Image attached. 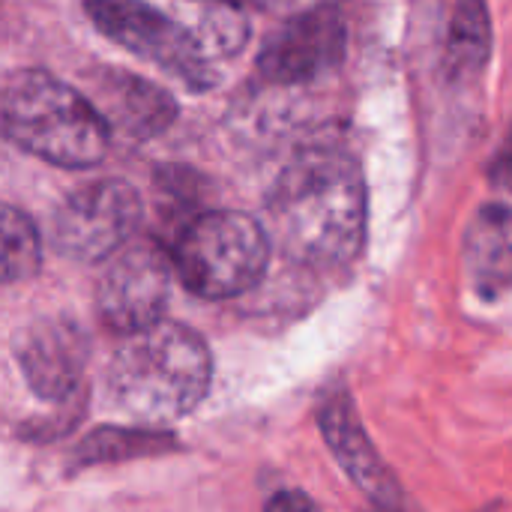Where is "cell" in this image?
Here are the masks:
<instances>
[{
	"mask_svg": "<svg viewBox=\"0 0 512 512\" xmlns=\"http://www.w3.org/2000/svg\"><path fill=\"white\" fill-rule=\"evenodd\" d=\"M15 360L36 399L48 405H69L81 396L90 339L72 318H39L15 336Z\"/></svg>",
	"mask_w": 512,
	"mask_h": 512,
	"instance_id": "cell-8",
	"label": "cell"
},
{
	"mask_svg": "<svg viewBox=\"0 0 512 512\" xmlns=\"http://www.w3.org/2000/svg\"><path fill=\"white\" fill-rule=\"evenodd\" d=\"M348 48V30L336 9L291 15L261 48L258 72L273 84H306L336 69Z\"/></svg>",
	"mask_w": 512,
	"mask_h": 512,
	"instance_id": "cell-10",
	"label": "cell"
},
{
	"mask_svg": "<svg viewBox=\"0 0 512 512\" xmlns=\"http://www.w3.org/2000/svg\"><path fill=\"white\" fill-rule=\"evenodd\" d=\"M168 255L189 294L228 300L261 282L270 264V237L267 228L246 213H198L174 234Z\"/></svg>",
	"mask_w": 512,
	"mask_h": 512,
	"instance_id": "cell-4",
	"label": "cell"
},
{
	"mask_svg": "<svg viewBox=\"0 0 512 512\" xmlns=\"http://www.w3.org/2000/svg\"><path fill=\"white\" fill-rule=\"evenodd\" d=\"M210 381L213 357L207 342L183 324L159 321L126 336L108 363L105 393L138 426L165 429L204 402Z\"/></svg>",
	"mask_w": 512,
	"mask_h": 512,
	"instance_id": "cell-2",
	"label": "cell"
},
{
	"mask_svg": "<svg viewBox=\"0 0 512 512\" xmlns=\"http://www.w3.org/2000/svg\"><path fill=\"white\" fill-rule=\"evenodd\" d=\"M342 0H246V6H258L267 12H279L285 18L300 15V12H312V9H333Z\"/></svg>",
	"mask_w": 512,
	"mask_h": 512,
	"instance_id": "cell-17",
	"label": "cell"
},
{
	"mask_svg": "<svg viewBox=\"0 0 512 512\" xmlns=\"http://www.w3.org/2000/svg\"><path fill=\"white\" fill-rule=\"evenodd\" d=\"M0 126L12 144L60 168L96 165L111 144V132L96 105L66 81L36 69L6 84Z\"/></svg>",
	"mask_w": 512,
	"mask_h": 512,
	"instance_id": "cell-3",
	"label": "cell"
},
{
	"mask_svg": "<svg viewBox=\"0 0 512 512\" xmlns=\"http://www.w3.org/2000/svg\"><path fill=\"white\" fill-rule=\"evenodd\" d=\"M168 450H177V438L168 435L165 429L153 426H108L90 432L78 450H75V465L90 468V465H114V462H132V459H150L162 456Z\"/></svg>",
	"mask_w": 512,
	"mask_h": 512,
	"instance_id": "cell-13",
	"label": "cell"
},
{
	"mask_svg": "<svg viewBox=\"0 0 512 512\" xmlns=\"http://www.w3.org/2000/svg\"><path fill=\"white\" fill-rule=\"evenodd\" d=\"M492 177L498 183H512V129L507 141H504V147H501V153H498V159L492 162Z\"/></svg>",
	"mask_w": 512,
	"mask_h": 512,
	"instance_id": "cell-19",
	"label": "cell"
},
{
	"mask_svg": "<svg viewBox=\"0 0 512 512\" xmlns=\"http://www.w3.org/2000/svg\"><path fill=\"white\" fill-rule=\"evenodd\" d=\"M465 273L471 288L498 300L512 288V207L486 204L465 231Z\"/></svg>",
	"mask_w": 512,
	"mask_h": 512,
	"instance_id": "cell-12",
	"label": "cell"
},
{
	"mask_svg": "<svg viewBox=\"0 0 512 512\" xmlns=\"http://www.w3.org/2000/svg\"><path fill=\"white\" fill-rule=\"evenodd\" d=\"M204 3H228V6H237V9L246 6V0H204Z\"/></svg>",
	"mask_w": 512,
	"mask_h": 512,
	"instance_id": "cell-20",
	"label": "cell"
},
{
	"mask_svg": "<svg viewBox=\"0 0 512 512\" xmlns=\"http://www.w3.org/2000/svg\"><path fill=\"white\" fill-rule=\"evenodd\" d=\"M267 237L297 264L339 267L366 237V183L339 150L315 147L288 162L267 195Z\"/></svg>",
	"mask_w": 512,
	"mask_h": 512,
	"instance_id": "cell-1",
	"label": "cell"
},
{
	"mask_svg": "<svg viewBox=\"0 0 512 512\" xmlns=\"http://www.w3.org/2000/svg\"><path fill=\"white\" fill-rule=\"evenodd\" d=\"M492 51V24L483 0H459L447 36V72L453 78L474 75Z\"/></svg>",
	"mask_w": 512,
	"mask_h": 512,
	"instance_id": "cell-14",
	"label": "cell"
},
{
	"mask_svg": "<svg viewBox=\"0 0 512 512\" xmlns=\"http://www.w3.org/2000/svg\"><path fill=\"white\" fill-rule=\"evenodd\" d=\"M102 114L108 132H120L135 141H147L165 132L174 117V99L153 81L129 72H102L93 84V96H87Z\"/></svg>",
	"mask_w": 512,
	"mask_h": 512,
	"instance_id": "cell-11",
	"label": "cell"
},
{
	"mask_svg": "<svg viewBox=\"0 0 512 512\" xmlns=\"http://www.w3.org/2000/svg\"><path fill=\"white\" fill-rule=\"evenodd\" d=\"M318 429L339 462V468L348 474V480L375 504L378 512L405 510V492L399 480L390 474L387 462L375 450L357 405L345 387H336L324 393L318 405Z\"/></svg>",
	"mask_w": 512,
	"mask_h": 512,
	"instance_id": "cell-9",
	"label": "cell"
},
{
	"mask_svg": "<svg viewBox=\"0 0 512 512\" xmlns=\"http://www.w3.org/2000/svg\"><path fill=\"white\" fill-rule=\"evenodd\" d=\"M144 216L138 192L123 180H96L69 192L48 222V243L72 261L96 264L120 252Z\"/></svg>",
	"mask_w": 512,
	"mask_h": 512,
	"instance_id": "cell-5",
	"label": "cell"
},
{
	"mask_svg": "<svg viewBox=\"0 0 512 512\" xmlns=\"http://www.w3.org/2000/svg\"><path fill=\"white\" fill-rule=\"evenodd\" d=\"M171 255L159 240L126 243L96 285V312L111 333L132 336L162 321L171 297Z\"/></svg>",
	"mask_w": 512,
	"mask_h": 512,
	"instance_id": "cell-7",
	"label": "cell"
},
{
	"mask_svg": "<svg viewBox=\"0 0 512 512\" xmlns=\"http://www.w3.org/2000/svg\"><path fill=\"white\" fill-rule=\"evenodd\" d=\"M42 264V237L15 207L0 204V285L30 279Z\"/></svg>",
	"mask_w": 512,
	"mask_h": 512,
	"instance_id": "cell-15",
	"label": "cell"
},
{
	"mask_svg": "<svg viewBox=\"0 0 512 512\" xmlns=\"http://www.w3.org/2000/svg\"><path fill=\"white\" fill-rule=\"evenodd\" d=\"M195 39L210 63L234 57L249 39V24L243 18V9L228 3H204V12L198 15Z\"/></svg>",
	"mask_w": 512,
	"mask_h": 512,
	"instance_id": "cell-16",
	"label": "cell"
},
{
	"mask_svg": "<svg viewBox=\"0 0 512 512\" xmlns=\"http://www.w3.org/2000/svg\"><path fill=\"white\" fill-rule=\"evenodd\" d=\"M84 9L111 42L174 72L189 87L207 90L216 81V66L195 33L147 0H84Z\"/></svg>",
	"mask_w": 512,
	"mask_h": 512,
	"instance_id": "cell-6",
	"label": "cell"
},
{
	"mask_svg": "<svg viewBox=\"0 0 512 512\" xmlns=\"http://www.w3.org/2000/svg\"><path fill=\"white\" fill-rule=\"evenodd\" d=\"M264 512H321V510H318V504H315L306 492H300V489H282V492H276V495L267 501Z\"/></svg>",
	"mask_w": 512,
	"mask_h": 512,
	"instance_id": "cell-18",
	"label": "cell"
},
{
	"mask_svg": "<svg viewBox=\"0 0 512 512\" xmlns=\"http://www.w3.org/2000/svg\"><path fill=\"white\" fill-rule=\"evenodd\" d=\"M375 512H378V510H375ZM396 512H408V507H405V510H396Z\"/></svg>",
	"mask_w": 512,
	"mask_h": 512,
	"instance_id": "cell-21",
	"label": "cell"
}]
</instances>
